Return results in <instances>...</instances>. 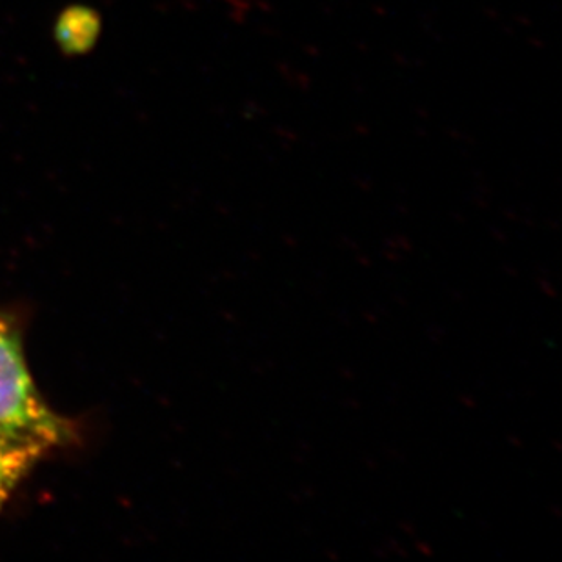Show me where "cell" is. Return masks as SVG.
I'll list each match as a JSON object with an SVG mask.
<instances>
[{
  "instance_id": "obj_1",
  "label": "cell",
  "mask_w": 562,
  "mask_h": 562,
  "mask_svg": "<svg viewBox=\"0 0 562 562\" xmlns=\"http://www.w3.org/2000/svg\"><path fill=\"white\" fill-rule=\"evenodd\" d=\"M0 436L44 453L71 445L77 430L41 397L22 350L21 331L0 313Z\"/></svg>"
},
{
  "instance_id": "obj_2",
  "label": "cell",
  "mask_w": 562,
  "mask_h": 562,
  "mask_svg": "<svg viewBox=\"0 0 562 562\" xmlns=\"http://www.w3.org/2000/svg\"><path fill=\"white\" fill-rule=\"evenodd\" d=\"M101 33V16L91 8H68L55 24V38L68 55H82L95 46Z\"/></svg>"
},
{
  "instance_id": "obj_3",
  "label": "cell",
  "mask_w": 562,
  "mask_h": 562,
  "mask_svg": "<svg viewBox=\"0 0 562 562\" xmlns=\"http://www.w3.org/2000/svg\"><path fill=\"white\" fill-rule=\"evenodd\" d=\"M44 456L38 448L0 436V512Z\"/></svg>"
},
{
  "instance_id": "obj_4",
  "label": "cell",
  "mask_w": 562,
  "mask_h": 562,
  "mask_svg": "<svg viewBox=\"0 0 562 562\" xmlns=\"http://www.w3.org/2000/svg\"><path fill=\"white\" fill-rule=\"evenodd\" d=\"M195 2L206 5L235 24L254 21L266 11V0H195Z\"/></svg>"
}]
</instances>
